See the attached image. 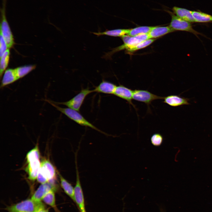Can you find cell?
Here are the masks:
<instances>
[{"instance_id": "1", "label": "cell", "mask_w": 212, "mask_h": 212, "mask_svg": "<svg viewBox=\"0 0 212 212\" xmlns=\"http://www.w3.org/2000/svg\"><path fill=\"white\" fill-rule=\"evenodd\" d=\"M40 152L37 145L29 151L26 156L27 164L26 171L28 175V178L34 181L37 178L41 163L40 161Z\"/></svg>"}, {"instance_id": "2", "label": "cell", "mask_w": 212, "mask_h": 212, "mask_svg": "<svg viewBox=\"0 0 212 212\" xmlns=\"http://www.w3.org/2000/svg\"><path fill=\"white\" fill-rule=\"evenodd\" d=\"M46 101L58 110L79 125L90 127L102 133L106 134L88 121L78 111L68 107L64 108L59 107L50 100H46Z\"/></svg>"}, {"instance_id": "3", "label": "cell", "mask_w": 212, "mask_h": 212, "mask_svg": "<svg viewBox=\"0 0 212 212\" xmlns=\"http://www.w3.org/2000/svg\"><path fill=\"white\" fill-rule=\"evenodd\" d=\"M7 0H2L0 8V34L4 38L8 49L11 48L14 44L13 36L7 21L6 16Z\"/></svg>"}, {"instance_id": "4", "label": "cell", "mask_w": 212, "mask_h": 212, "mask_svg": "<svg viewBox=\"0 0 212 212\" xmlns=\"http://www.w3.org/2000/svg\"><path fill=\"white\" fill-rule=\"evenodd\" d=\"M56 175L55 169L50 161L46 159L42 160L37 178L38 181L41 184L44 183L54 180Z\"/></svg>"}, {"instance_id": "5", "label": "cell", "mask_w": 212, "mask_h": 212, "mask_svg": "<svg viewBox=\"0 0 212 212\" xmlns=\"http://www.w3.org/2000/svg\"><path fill=\"white\" fill-rule=\"evenodd\" d=\"M164 9L165 11L168 12L171 16V19L169 26L174 31L188 32L193 33L197 37L198 35H202L193 29L191 22L178 17L170 11Z\"/></svg>"}, {"instance_id": "6", "label": "cell", "mask_w": 212, "mask_h": 212, "mask_svg": "<svg viewBox=\"0 0 212 212\" xmlns=\"http://www.w3.org/2000/svg\"><path fill=\"white\" fill-rule=\"evenodd\" d=\"M92 92H93V90H90L89 88L87 87L82 89L76 95L66 102H58L51 101L56 105H65L68 108L79 112L86 97Z\"/></svg>"}, {"instance_id": "7", "label": "cell", "mask_w": 212, "mask_h": 212, "mask_svg": "<svg viewBox=\"0 0 212 212\" xmlns=\"http://www.w3.org/2000/svg\"><path fill=\"white\" fill-rule=\"evenodd\" d=\"M39 203L28 199L7 206L6 210L7 212H35Z\"/></svg>"}, {"instance_id": "8", "label": "cell", "mask_w": 212, "mask_h": 212, "mask_svg": "<svg viewBox=\"0 0 212 212\" xmlns=\"http://www.w3.org/2000/svg\"><path fill=\"white\" fill-rule=\"evenodd\" d=\"M75 158L76 180V184L74 187V201L77 205L81 212H86L84 195L80 180L77 163L76 155Z\"/></svg>"}, {"instance_id": "9", "label": "cell", "mask_w": 212, "mask_h": 212, "mask_svg": "<svg viewBox=\"0 0 212 212\" xmlns=\"http://www.w3.org/2000/svg\"><path fill=\"white\" fill-rule=\"evenodd\" d=\"M164 98L153 94L147 90L136 89L133 90V100L144 102L148 106L153 100L163 99Z\"/></svg>"}, {"instance_id": "10", "label": "cell", "mask_w": 212, "mask_h": 212, "mask_svg": "<svg viewBox=\"0 0 212 212\" xmlns=\"http://www.w3.org/2000/svg\"><path fill=\"white\" fill-rule=\"evenodd\" d=\"M54 183L48 181L41 184L34 193L31 198L37 203L42 201L43 198L49 192L56 191L57 187Z\"/></svg>"}, {"instance_id": "11", "label": "cell", "mask_w": 212, "mask_h": 212, "mask_svg": "<svg viewBox=\"0 0 212 212\" xmlns=\"http://www.w3.org/2000/svg\"><path fill=\"white\" fill-rule=\"evenodd\" d=\"M150 39L148 34H142L135 36L131 37L127 43L124 44L117 47L111 52L107 54L106 57H110L114 53L121 50L126 49L127 50L132 47L142 42Z\"/></svg>"}, {"instance_id": "12", "label": "cell", "mask_w": 212, "mask_h": 212, "mask_svg": "<svg viewBox=\"0 0 212 212\" xmlns=\"http://www.w3.org/2000/svg\"><path fill=\"white\" fill-rule=\"evenodd\" d=\"M133 90L125 86L119 85L117 86L114 94L115 96L126 100L136 109L132 102Z\"/></svg>"}, {"instance_id": "13", "label": "cell", "mask_w": 212, "mask_h": 212, "mask_svg": "<svg viewBox=\"0 0 212 212\" xmlns=\"http://www.w3.org/2000/svg\"><path fill=\"white\" fill-rule=\"evenodd\" d=\"M163 102L170 106L177 107L190 104L189 99L183 97L180 95H170L164 97Z\"/></svg>"}, {"instance_id": "14", "label": "cell", "mask_w": 212, "mask_h": 212, "mask_svg": "<svg viewBox=\"0 0 212 212\" xmlns=\"http://www.w3.org/2000/svg\"><path fill=\"white\" fill-rule=\"evenodd\" d=\"M16 68L9 69L5 72L1 80L0 87L3 88L19 80Z\"/></svg>"}, {"instance_id": "15", "label": "cell", "mask_w": 212, "mask_h": 212, "mask_svg": "<svg viewBox=\"0 0 212 212\" xmlns=\"http://www.w3.org/2000/svg\"><path fill=\"white\" fill-rule=\"evenodd\" d=\"M116 87L115 84L103 80L93 90V92L114 94Z\"/></svg>"}, {"instance_id": "16", "label": "cell", "mask_w": 212, "mask_h": 212, "mask_svg": "<svg viewBox=\"0 0 212 212\" xmlns=\"http://www.w3.org/2000/svg\"><path fill=\"white\" fill-rule=\"evenodd\" d=\"M172 10L178 17L191 23L195 22L192 11L175 6L172 8Z\"/></svg>"}, {"instance_id": "17", "label": "cell", "mask_w": 212, "mask_h": 212, "mask_svg": "<svg viewBox=\"0 0 212 212\" xmlns=\"http://www.w3.org/2000/svg\"><path fill=\"white\" fill-rule=\"evenodd\" d=\"M174 31L169 26H154L148 34L150 39H154L161 37Z\"/></svg>"}, {"instance_id": "18", "label": "cell", "mask_w": 212, "mask_h": 212, "mask_svg": "<svg viewBox=\"0 0 212 212\" xmlns=\"http://www.w3.org/2000/svg\"><path fill=\"white\" fill-rule=\"evenodd\" d=\"M61 186L65 193L74 201V188L59 173Z\"/></svg>"}, {"instance_id": "19", "label": "cell", "mask_w": 212, "mask_h": 212, "mask_svg": "<svg viewBox=\"0 0 212 212\" xmlns=\"http://www.w3.org/2000/svg\"><path fill=\"white\" fill-rule=\"evenodd\" d=\"M129 29H117L109 30L102 32H93L94 34L97 36L107 35L112 37H122L123 36L128 34Z\"/></svg>"}, {"instance_id": "20", "label": "cell", "mask_w": 212, "mask_h": 212, "mask_svg": "<svg viewBox=\"0 0 212 212\" xmlns=\"http://www.w3.org/2000/svg\"><path fill=\"white\" fill-rule=\"evenodd\" d=\"M195 22H212V16L199 11H192Z\"/></svg>"}, {"instance_id": "21", "label": "cell", "mask_w": 212, "mask_h": 212, "mask_svg": "<svg viewBox=\"0 0 212 212\" xmlns=\"http://www.w3.org/2000/svg\"><path fill=\"white\" fill-rule=\"evenodd\" d=\"M153 26H140L130 29L127 35L133 37L142 34H148Z\"/></svg>"}, {"instance_id": "22", "label": "cell", "mask_w": 212, "mask_h": 212, "mask_svg": "<svg viewBox=\"0 0 212 212\" xmlns=\"http://www.w3.org/2000/svg\"><path fill=\"white\" fill-rule=\"evenodd\" d=\"M10 56V51L8 49L0 57V75L1 78L4 72L7 67Z\"/></svg>"}, {"instance_id": "23", "label": "cell", "mask_w": 212, "mask_h": 212, "mask_svg": "<svg viewBox=\"0 0 212 212\" xmlns=\"http://www.w3.org/2000/svg\"><path fill=\"white\" fill-rule=\"evenodd\" d=\"M35 65H30L20 67L16 68L19 79L21 78L35 69Z\"/></svg>"}, {"instance_id": "24", "label": "cell", "mask_w": 212, "mask_h": 212, "mask_svg": "<svg viewBox=\"0 0 212 212\" xmlns=\"http://www.w3.org/2000/svg\"><path fill=\"white\" fill-rule=\"evenodd\" d=\"M55 191L52 190L49 192L44 197L42 201L54 209L56 207Z\"/></svg>"}, {"instance_id": "25", "label": "cell", "mask_w": 212, "mask_h": 212, "mask_svg": "<svg viewBox=\"0 0 212 212\" xmlns=\"http://www.w3.org/2000/svg\"><path fill=\"white\" fill-rule=\"evenodd\" d=\"M155 40V39H147L137 45L128 49L127 50L129 52H133L138 50L146 47L152 43Z\"/></svg>"}, {"instance_id": "26", "label": "cell", "mask_w": 212, "mask_h": 212, "mask_svg": "<svg viewBox=\"0 0 212 212\" xmlns=\"http://www.w3.org/2000/svg\"><path fill=\"white\" fill-rule=\"evenodd\" d=\"M163 140V136L159 133H155L153 134L150 138L152 144L154 146L158 147L162 143Z\"/></svg>"}, {"instance_id": "27", "label": "cell", "mask_w": 212, "mask_h": 212, "mask_svg": "<svg viewBox=\"0 0 212 212\" xmlns=\"http://www.w3.org/2000/svg\"><path fill=\"white\" fill-rule=\"evenodd\" d=\"M0 39V57H1L6 51L9 49L4 38L1 34Z\"/></svg>"}, {"instance_id": "28", "label": "cell", "mask_w": 212, "mask_h": 212, "mask_svg": "<svg viewBox=\"0 0 212 212\" xmlns=\"http://www.w3.org/2000/svg\"><path fill=\"white\" fill-rule=\"evenodd\" d=\"M35 212H49V210L42 201L38 203Z\"/></svg>"}, {"instance_id": "29", "label": "cell", "mask_w": 212, "mask_h": 212, "mask_svg": "<svg viewBox=\"0 0 212 212\" xmlns=\"http://www.w3.org/2000/svg\"><path fill=\"white\" fill-rule=\"evenodd\" d=\"M131 37L126 34L121 37L122 39L124 42V44H126L127 43L130 39Z\"/></svg>"}]
</instances>
